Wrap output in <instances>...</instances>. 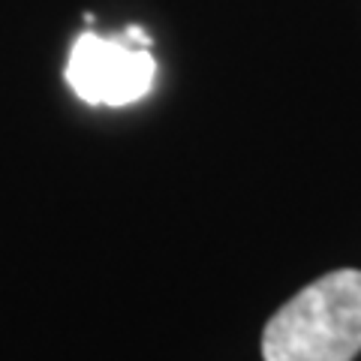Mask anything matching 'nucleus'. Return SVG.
<instances>
[{
	"instance_id": "f03ea898",
	"label": "nucleus",
	"mask_w": 361,
	"mask_h": 361,
	"mask_svg": "<svg viewBox=\"0 0 361 361\" xmlns=\"http://www.w3.org/2000/svg\"><path fill=\"white\" fill-rule=\"evenodd\" d=\"M148 45L151 37L142 27L111 39L87 30L73 42L66 82L90 106H130L148 94L157 75Z\"/></svg>"
},
{
	"instance_id": "f257e3e1",
	"label": "nucleus",
	"mask_w": 361,
	"mask_h": 361,
	"mask_svg": "<svg viewBox=\"0 0 361 361\" xmlns=\"http://www.w3.org/2000/svg\"><path fill=\"white\" fill-rule=\"evenodd\" d=\"M361 353V271L319 277L268 319L265 361H353Z\"/></svg>"
}]
</instances>
